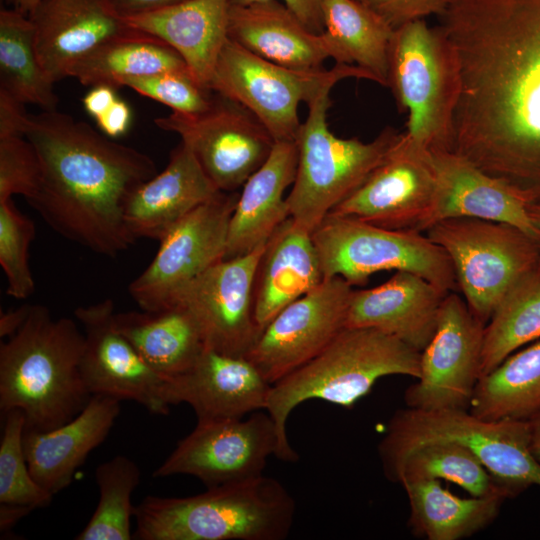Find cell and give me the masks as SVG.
Returning <instances> with one entry per match:
<instances>
[{
    "label": "cell",
    "instance_id": "10",
    "mask_svg": "<svg viewBox=\"0 0 540 540\" xmlns=\"http://www.w3.org/2000/svg\"><path fill=\"white\" fill-rule=\"evenodd\" d=\"M347 78L373 81L356 65L299 70L261 58L236 42L225 43L208 89L250 111L275 141H295L301 122L298 107Z\"/></svg>",
    "mask_w": 540,
    "mask_h": 540
},
{
    "label": "cell",
    "instance_id": "13",
    "mask_svg": "<svg viewBox=\"0 0 540 540\" xmlns=\"http://www.w3.org/2000/svg\"><path fill=\"white\" fill-rule=\"evenodd\" d=\"M272 455L281 458V442L266 410L243 418L197 421L153 477L191 475L210 488L263 475Z\"/></svg>",
    "mask_w": 540,
    "mask_h": 540
},
{
    "label": "cell",
    "instance_id": "29",
    "mask_svg": "<svg viewBox=\"0 0 540 540\" xmlns=\"http://www.w3.org/2000/svg\"><path fill=\"white\" fill-rule=\"evenodd\" d=\"M297 163L296 142L276 141L267 160L239 192L229 221L223 259L254 251L290 217L284 193L294 182Z\"/></svg>",
    "mask_w": 540,
    "mask_h": 540
},
{
    "label": "cell",
    "instance_id": "28",
    "mask_svg": "<svg viewBox=\"0 0 540 540\" xmlns=\"http://www.w3.org/2000/svg\"><path fill=\"white\" fill-rule=\"evenodd\" d=\"M438 177L433 223L469 217L512 224L540 240L526 203L504 182L452 151L430 152Z\"/></svg>",
    "mask_w": 540,
    "mask_h": 540
},
{
    "label": "cell",
    "instance_id": "38",
    "mask_svg": "<svg viewBox=\"0 0 540 540\" xmlns=\"http://www.w3.org/2000/svg\"><path fill=\"white\" fill-rule=\"evenodd\" d=\"M95 479L99 501L76 540H130L135 507L131 498L140 483L141 471L130 458L117 455L98 465Z\"/></svg>",
    "mask_w": 540,
    "mask_h": 540
},
{
    "label": "cell",
    "instance_id": "8",
    "mask_svg": "<svg viewBox=\"0 0 540 540\" xmlns=\"http://www.w3.org/2000/svg\"><path fill=\"white\" fill-rule=\"evenodd\" d=\"M331 89L313 98L295 142L298 163L286 197L290 217L312 232L382 163L401 133L386 127L370 142L340 138L328 126Z\"/></svg>",
    "mask_w": 540,
    "mask_h": 540
},
{
    "label": "cell",
    "instance_id": "5",
    "mask_svg": "<svg viewBox=\"0 0 540 540\" xmlns=\"http://www.w3.org/2000/svg\"><path fill=\"white\" fill-rule=\"evenodd\" d=\"M421 352L373 328H344L317 356L271 385L265 410L281 442V458L298 454L287 436V420L301 403L319 399L346 408L365 396L382 377L420 375Z\"/></svg>",
    "mask_w": 540,
    "mask_h": 540
},
{
    "label": "cell",
    "instance_id": "48",
    "mask_svg": "<svg viewBox=\"0 0 540 540\" xmlns=\"http://www.w3.org/2000/svg\"><path fill=\"white\" fill-rule=\"evenodd\" d=\"M186 0H111L116 11L122 16H132L177 5Z\"/></svg>",
    "mask_w": 540,
    "mask_h": 540
},
{
    "label": "cell",
    "instance_id": "15",
    "mask_svg": "<svg viewBox=\"0 0 540 540\" xmlns=\"http://www.w3.org/2000/svg\"><path fill=\"white\" fill-rule=\"evenodd\" d=\"M438 177L430 151L405 133L367 179L329 214L390 230L426 231L433 223Z\"/></svg>",
    "mask_w": 540,
    "mask_h": 540
},
{
    "label": "cell",
    "instance_id": "47",
    "mask_svg": "<svg viewBox=\"0 0 540 540\" xmlns=\"http://www.w3.org/2000/svg\"><path fill=\"white\" fill-rule=\"evenodd\" d=\"M118 98L116 88L108 85H98L91 87V90L82 98V103L85 111L96 120Z\"/></svg>",
    "mask_w": 540,
    "mask_h": 540
},
{
    "label": "cell",
    "instance_id": "44",
    "mask_svg": "<svg viewBox=\"0 0 540 540\" xmlns=\"http://www.w3.org/2000/svg\"><path fill=\"white\" fill-rule=\"evenodd\" d=\"M28 116L24 103L0 89V136L24 135Z\"/></svg>",
    "mask_w": 540,
    "mask_h": 540
},
{
    "label": "cell",
    "instance_id": "34",
    "mask_svg": "<svg viewBox=\"0 0 540 540\" xmlns=\"http://www.w3.org/2000/svg\"><path fill=\"white\" fill-rule=\"evenodd\" d=\"M324 32L338 46L345 64L368 72L387 86L388 49L394 29L357 0H322Z\"/></svg>",
    "mask_w": 540,
    "mask_h": 540
},
{
    "label": "cell",
    "instance_id": "36",
    "mask_svg": "<svg viewBox=\"0 0 540 540\" xmlns=\"http://www.w3.org/2000/svg\"><path fill=\"white\" fill-rule=\"evenodd\" d=\"M34 45V27L20 10H0V89L18 101L55 111L59 98Z\"/></svg>",
    "mask_w": 540,
    "mask_h": 540
},
{
    "label": "cell",
    "instance_id": "49",
    "mask_svg": "<svg viewBox=\"0 0 540 540\" xmlns=\"http://www.w3.org/2000/svg\"><path fill=\"white\" fill-rule=\"evenodd\" d=\"M31 305H22L18 308L0 312V337L14 335L28 318Z\"/></svg>",
    "mask_w": 540,
    "mask_h": 540
},
{
    "label": "cell",
    "instance_id": "50",
    "mask_svg": "<svg viewBox=\"0 0 540 540\" xmlns=\"http://www.w3.org/2000/svg\"><path fill=\"white\" fill-rule=\"evenodd\" d=\"M33 507L18 504L0 503V530L10 531L23 517L29 514Z\"/></svg>",
    "mask_w": 540,
    "mask_h": 540
},
{
    "label": "cell",
    "instance_id": "39",
    "mask_svg": "<svg viewBox=\"0 0 540 540\" xmlns=\"http://www.w3.org/2000/svg\"><path fill=\"white\" fill-rule=\"evenodd\" d=\"M4 415L0 442V503L26 505L36 508L48 506L53 495L32 477L26 460L23 433L24 413L13 409Z\"/></svg>",
    "mask_w": 540,
    "mask_h": 540
},
{
    "label": "cell",
    "instance_id": "35",
    "mask_svg": "<svg viewBox=\"0 0 540 540\" xmlns=\"http://www.w3.org/2000/svg\"><path fill=\"white\" fill-rule=\"evenodd\" d=\"M540 338V258L504 293L485 325V375L523 345Z\"/></svg>",
    "mask_w": 540,
    "mask_h": 540
},
{
    "label": "cell",
    "instance_id": "23",
    "mask_svg": "<svg viewBox=\"0 0 540 540\" xmlns=\"http://www.w3.org/2000/svg\"><path fill=\"white\" fill-rule=\"evenodd\" d=\"M423 277L396 271L386 282L351 294L345 328H373L421 352L432 339L444 297Z\"/></svg>",
    "mask_w": 540,
    "mask_h": 540
},
{
    "label": "cell",
    "instance_id": "37",
    "mask_svg": "<svg viewBox=\"0 0 540 540\" xmlns=\"http://www.w3.org/2000/svg\"><path fill=\"white\" fill-rule=\"evenodd\" d=\"M389 481L446 480L457 484L471 496L509 493L501 487L480 460L464 445L435 441L420 445L405 454L384 472Z\"/></svg>",
    "mask_w": 540,
    "mask_h": 540
},
{
    "label": "cell",
    "instance_id": "3",
    "mask_svg": "<svg viewBox=\"0 0 540 540\" xmlns=\"http://www.w3.org/2000/svg\"><path fill=\"white\" fill-rule=\"evenodd\" d=\"M84 334L72 318L31 305L25 323L0 345V410H21L25 428L48 431L87 405L81 372Z\"/></svg>",
    "mask_w": 540,
    "mask_h": 540
},
{
    "label": "cell",
    "instance_id": "53",
    "mask_svg": "<svg viewBox=\"0 0 540 540\" xmlns=\"http://www.w3.org/2000/svg\"><path fill=\"white\" fill-rule=\"evenodd\" d=\"M526 210L533 225L540 230V202L527 204Z\"/></svg>",
    "mask_w": 540,
    "mask_h": 540
},
{
    "label": "cell",
    "instance_id": "41",
    "mask_svg": "<svg viewBox=\"0 0 540 540\" xmlns=\"http://www.w3.org/2000/svg\"><path fill=\"white\" fill-rule=\"evenodd\" d=\"M138 94L160 102L180 114H197L212 103V91L200 86L189 71H167L128 80L125 85Z\"/></svg>",
    "mask_w": 540,
    "mask_h": 540
},
{
    "label": "cell",
    "instance_id": "4",
    "mask_svg": "<svg viewBox=\"0 0 540 540\" xmlns=\"http://www.w3.org/2000/svg\"><path fill=\"white\" fill-rule=\"evenodd\" d=\"M293 496L264 475L187 497L146 496L134 509L138 540H283L295 518Z\"/></svg>",
    "mask_w": 540,
    "mask_h": 540
},
{
    "label": "cell",
    "instance_id": "32",
    "mask_svg": "<svg viewBox=\"0 0 540 540\" xmlns=\"http://www.w3.org/2000/svg\"><path fill=\"white\" fill-rule=\"evenodd\" d=\"M185 70L189 71L184 60L171 46L132 29L82 58L71 69L69 78L84 86L108 85L117 89L131 79Z\"/></svg>",
    "mask_w": 540,
    "mask_h": 540
},
{
    "label": "cell",
    "instance_id": "43",
    "mask_svg": "<svg viewBox=\"0 0 540 540\" xmlns=\"http://www.w3.org/2000/svg\"><path fill=\"white\" fill-rule=\"evenodd\" d=\"M381 16L393 29L413 20L439 16L447 0H357Z\"/></svg>",
    "mask_w": 540,
    "mask_h": 540
},
{
    "label": "cell",
    "instance_id": "2",
    "mask_svg": "<svg viewBox=\"0 0 540 540\" xmlns=\"http://www.w3.org/2000/svg\"><path fill=\"white\" fill-rule=\"evenodd\" d=\"M24 136L41 170L27 202L56 233L107 257L135 243L124 210L131 193L157 174L147 154L57 110L29 114Z\"/></svg>",
    "mask_w": 540,
    "mask_h": 540
},
{
    "label": "cell",
    "instance_id": "12",
    "mask_svg": "<svg viewBox=\"0 0 540 540\" xmlns=\"http://www.w3.org/2000/svg\"><path fill=\"white\" fill-rule=\"evenodd\" d=\"M214 94L205 111L172 112L155 124L180 137L219 191L237 192L267 160L276 141L250 111Z\"/></svg>",
    "mask_w": 540,
    "mask_h": 540
},
{
    "label": "cell",
    "instance_id": "52",
    "mask_svg": "<svg viewBox=\"0 0 540 540\" xmlns=\"http://www.w3.org/2000/svg\"><path fill=\"white\" fill-rule=\"evenodd\" d=\"M14 7L29 15L41 2V0H11Z\"/></svg>",
    "mask_w": 540,
    "mask_h": 540
},
{
    "label": "cell",
    "instance_id": "27",
    "mask_svg": "<svg viewBox=\"0 0 540 540\" xmlns=\"http://www.w3.org/2000/svg\"><path fill=\"white\" fill-rule=\"evenodd\" d=\"M230 5L231 0H186L123 18L133 29L171 46L182 57L195 81L208 89L220 53L229 39Z\"/></svg>",
    "mask_w": 540,
    "mask_h": 540
},
{
    "label": "cell",
    "instance_id": "19",
    "mask_svg": "<svg viewBox=\"0 0 540 540\" xmlns=\"http://www.w3.org/2000/svg\"><path fill=\"white\" fill-rule=\"evenodd\" d=\"M114 315L110 298L74 310L83 328L81 372L89 392L135 401L154 414H168L166 379L116 329Z\"/></svg>",
    "mask_w": 540,
    "mask_h": 540
},
{
    "label": "cell",
    "instance_id": "14",
    "mask_svg": "<svg viewBox=\"0 0 540 540\" xmlns=\"http://www.w3.org/2000/svg\"><path fill=\"white\" fill-rule=\"evenodd\" d=\"M238 195L220 192L159 240L154 259L129 285V294L141 310L156 312L170 307L183 287L224 258Z\"/></svg>",
    "mask_w": 540,
    "mask_h": 540
},
{
    "label": "cell",
    "instance_id": "1",
    "mask_svg": "<svg viewBox=\"0 0 540 540\" xmlns=\"http://www.w3.org/2000/svg\"><path fill=\"white\" fill-rule=\"evenodd\" d=\"M460 72L451 151L540 202V0H447Z\"/></svg>",
    "mask_w": 540,
    "mask_h": 540
},
{
    "label": "cell",
    "instance_id": "11",
    "mask_svg": "<svg viewBox=\"0 0 540 540\" xmlns=\"http://www.w3.org/2000/svg\"><path fill=\"white\" fill-rule=\"evenodd\" d=\"M425 232L448 254L458 289L484 324L512 283L540 258V240L505 222L449 218Z\"/></svg>",
    "mask_w": 540,
    "mask_h": 540
},
{
    "label": "cell",
    "instance_id": "9",
    "mask_svg": "<svg viewBox=\"0 0 540 540\" xmlns=\"http://www.w3.org/2000/svg\"><path fill=\"white\" fill-rule=\"evenodd\" d=\"M324 279L335 276L364 285L380 271H408L442 291L458 289L442 247L414 230H390L351 216L328 214L311 232Z\"/></svg>",
    "mask_w": 540,
    "mask_h": 540
},
{
    "label": "cell",
    "instance_id": "24",
    "mask_svg": "<svg viewBox=\"0 0 540 540\" xmlns=\"http://www.w3.org/2000/svg\"><path fill=\"white\" fill-rule=\"evenodd\" d=\"M220 192L191 149L180 142L165 169L129 196L124 219L131 235L160 240L175 224Z\"/></svg>",
    "mask_w": 540,
    "mask_h": 540
},
{
    "label": "cell",
    "instance_id": "17",
    "mask_svg": "<svg viewBox=\"0 0 540 540\" xmlns=\"http://www.w3.org/2000/svg\"><path fill=\"white\" fill-rule=\"evenodd\" d=\"M352 292L341 277L324 279L283 308L245 357L274 384L317 356L345 328Z\"/></svg>",
    "mask_w": 540,
    "mask_h": 540
},
{
    "label": "cell",
    "instance_id": "33",
    "mask_svg": "<svg viewBox=\"0 0 540 540\" xmlns=\"http://www.w3.org/2000/svg\"><path fill=\"white\" fill-rule=\"evenodd\" d=\"M469 411L491 421H528L540 412V340L481 376Z\"/></svg>",
    "mask_w": 540,
    "mask_h": 540
},
{
    "label": "cell",
    "instance_id": "6",
    "mask_svg": "<svg viewBox=\"0 0 540 540\" xmlns=\"http://www.w3.org/2000/svg\"><path fill=\"white\" fill-rule=\"evenodd\" d=\"M435 441H452L467 447L510 497L531 486H540V462L531 451L529 422L485 420L469 410L407 407L396 411L378 446L383 471L412 449Z\"/></svg>",
    "mask_w": 540,
    "mask_h": 540
},
{
    "label": "cell",
    "instance_id": "42",
    "mask_svg": "<svg viewBox=\"0 0 540 540\" xmlns=\"http://www.w3.org/2000/svg\"><path fill=\"white\" fill-rule=\"evenodd\" d=\"M38 155L24 135L0 136V202L20 194L27 200L38 188Z\"/></svg>",
    "mask_w": 540,
    "mask_h": 540
},
{
    "label": "cell",
    "instance_id": "16",
    "mask_svg": "<svg viewBox=\"0 0 540 540\" xmlns=\"http://www.w3.org/2000/svg\"><path fill=\"white\" fill-rule=\"evenodd\" d=\"M485 325L455 292L443 299L437 327L421 351L420 375L404 401L417 410H469L482 375Z\"/></svg>",
    "mask_w": 540,
    "mask_h": 540
},
{
    "label": "cell",
    "instance_id": "25",
    "mask_svg": "<svg viewBox=\"0 0 540 540\" xmlns=\"http://www.w3.org/2000/svg\"><path fill=\"white\" fill-rule=\"evenodd\" d=\"M120 400L92 395L67 423L48 431L24 429L23 446L34 480L53 496L72 482L89 453L108 436L120 413Z\"/></svg>",
    "mask_w": 540,
    "mask_h": 540
},
{
    "label": "cell",
    "instance_id": "7",
    "mask_svg": "<svg viewBox=\"0 0 540 540\" xmlns=\"http://www.w3.org/2000/svg\"><path fill=\"white\" fill-rule=\"evenodd\" d=\"M386 87L399 111L408 112L404 133L414 143L430 152L451 151L460 72L456 53L439 26L418 19L394 29Z\"/></svg>",
    "mask_w": 540,
    "mask_h": 540
},
{
    "label": "cell",
    "instance_id": "45",
    "mask_svg": "<svg viewBox=\"0 0 540 540\" xmlns=\"http://www.w3.org/2000/svg\"><path fill=\"white\" fill-rule=\"evenodd\" d=\"M95 121L100 132L115 139L128 131L132 121V111L124 100L118 98Z\"/></svg>",
    "mask_w": 540,
    "mask_h": 540
},
{
    "label": "cell",
    "instance_id": "22",
    "mask_svg": "<svg viewBox=\"0 0 540 540\" xmlns=\"http://www.w3.org/2000/svg\"><path fill=\"white\" fill-rule=\"evenodd\" d=\"M228 36L253 54L292 69H321L328 59L345 64L326 32L310 30L280 0L231 3Z\"/></svg>",
    "mask_w": 540,
    "mask_h": 540
},
{
    "label": "cell",
    "instance_id": "21",
    "mask_svg": "<svg viewBox=\"0 0 540 540\" xmlns=\"http://www.w3.org/2000/svg\"><path fill=\"white\" fill-rule=\"evenodd\" d=\"M165 379L169 404L190 405L197 421L243 418L265 410L271 387L247 357L207 348L189 369Z\"/></svg>",
    "mask_w": 540,
    "mask_h": 540
},
{
    "label": "cell",
    "instance_id": "31",
    "mask_svg": "<svg viewBox=\"0 0 540 540\" xmlns=\"http://www.w3.org/2000/svg\"><path fill=\"white\" fill-rule=\"evenodd\" d=\"M410 505L408 525L416 536L428 540H459L489 526L498 516L504 494L462 498L427 479L402 484Z\"/></svg>",
    "mask_w": 540,
    "mask_h": 540
},
{
    "label": "cell",
    "instance_id": "51",
    "mask_svg": "<svg viewBox=\"0 0 540 540\" xmlns=\"http://www.w3.org/2000/svg\"><path fill=\"white\" fill-rule=\"evenodd\" d=\"M531 432V451L540 462V412L528 420Z\"/></svg>",
    "mask_w": 540,
    "mask_h": 540
},
{
    "label": "cell",
    "instance_id": "18",
    "mask_svg": "<svg viewBox=\"0 0 540 540\" xmlns=\"http://www.w3.org/2000/svg\"><path fill=\"white\" fill-rule=\"evenodd\" d=\"M264 246L246 255L222 259L174 296L170 307L181 306L192 316L205 348L246 356L258 338L252 286Z\"/></svg>",
    "mask_w": 540,
    "mask_h": 540
},
{
    "label": "cell",
    "instance_id": "40",
    "mask_svg": "<svg viewBox=\"0 0 540 540\" xmlns=\"http://www.w3.org/2000/svg\"><path fill=\"white\" fill-rule=\"evenodd\" d=\"M36 235L33 220L22 214L12 199L0 202V265L7 278V295L26 299L35 290L29 248Z\"/></svg>",
    "mask_w": 540,
    "mask_h": 540
},
{
    "label": "cell",
    "instance_id": "30",
    "mask_svg": "<svg viewBox=\"0 0 540 540\" xmlns=\"http://www.w3.org/2000/svg\"><path fill=\"white\" fill-rule=\"evenodd\" d=\"M114 323L140 357L164 378L189 369L205 349L196 322L178 305L156 312H115Z\"/></svg>",
    "mask_w": 540,
    "mask_h": 540
},
{
    "label": "cell",
    "instance_id": "20",
    "mask_svg": "<svg viewBox=\"0 0 540 540\" xmlns=\"http://www.w3.org/2000/svg\"><path fill=\"white\" fill-rule=\"evenodd\" d=\"M28 16L39 62L54 83L99 46L133 29L111 0H41Z\"/></svg>",
    "mask_w": 540,
    "mask_h": 540
},
{
    "label": "cell",
    "instance_id": "26",
    "mask_svg": "<svg viewBox=\"0 0 540 540\" xmlns=\"http://www.w3.org/2000/svg\"><path fill=\"white\" fill-rule=\"evenodd\" d=\"M323 281L311 232L288 217L268 238L256 265L252 296L259 331Z\"/></svg>",
    "mask_w": 540,
    "mask_h": 540
},
{
    "label": "cell",
    "instance_id": "46",
    "mask_svg": "<svg viewBox=\"0 0 540 540\" xmlns=\"http://www.w3.org/2000/svg\"><path fill=\"white\" fill-rule=\"evenodd\" d=\"M265 0H231L232 4L247 5ZM313 32H324L322 0H280Z\"/></svg>",
    "mask_w": 540,
    "mask_h": 540
}]
</instances>
